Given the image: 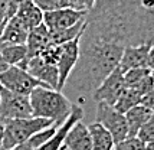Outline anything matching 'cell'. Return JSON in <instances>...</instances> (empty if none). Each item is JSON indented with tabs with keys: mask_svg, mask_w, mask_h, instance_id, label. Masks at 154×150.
Segmentation results:
<instances>
[{
	"mask_svg": "<svg viewBox=\"0 0 154 150\" xmlns=\"http://www.w3.org/2000/svg\"><path fill=\"white\" fill-rule=\"evenodd\" d=\"M137 137L146 144L154 142V111L151 113V116H150V118L147 120V123L141 127V130L138 131Z\"/></svg>",
	"mask_w": 154,
	"mask_h": 150,
	"instance_id": "cell-27",
	"label": "cell"
},
{
	"mask_svg": "<svg viewBox=\"0 0 154 150\" xmlns=\"http://www.w3.org/2000/svg\"><path fill=\"white\" fill-rule=\"evenodd\" d=\"M150 74V69L148 68H135V69H130L127 72H124V84H125V88H134L135 85Z\"/></svg>",
	"mask_w": 154,
	"mask_h": 150,
	"instance_id": "cell-24",
	"label": "cell"
},
{
	"mask_svg": "<svg viewBox=\"0 0 154 150\" xmlns=\"http://www.w3.org/2000/svg\"><path fill=\"white\" fill-rule=\"evenodd\" d=\"M88 130L92 140V150H114V139L105 127L95 121L88 126Z\"/></svg>",
	"mask_w": 154,
	"mask_h": 150,
	"instance_id": "cell-19",
	"label": "cell"
},
{
	"mask_svg": "<svg viewBox=\"0 0 154 150\" xmlns=\"http://www.w3.org/2000/svg\"><path fill=\"white\" fill-rule=\"evenodd\" d=\"M140 104L144 105V107H147L148 110L154 111V88H151L147 94H144V95L141 97Z\"/></svg>",
	"mask_w": 154,
	"mask_h": 150,
	"instance_id": "cell-30",
	"label": "cell"
},
{
	"mask_svg": "<svg viewBox=\"0 0 154 150\" xmlns=\"http://www.w3.org/2000/svg\"><path fill=\"white\" fill-rule=\"evenodd\" d=\"M151 110H148L144 105H135L131 110H128L127 113L124 114L125 116V121H127V127H128V137H137L138 131L141 130V127L147 123V120L151 116Z\"/></svg>",
	"mask_w": 154,
	"mask_h": 150,
	"instance_id": "cell-17",
	"label": "cell"
},
{
	"mask_svg": "<svg viewBox=\"0 0 154 150\" xmlns=\"http://www.w3.org/2000/svg\"><path fill=\"white\" fill-rule=\"evenodd\" d=\"M84 29H85V19L78 22L76 25H74V26L66 27V29L49 30L51 42H52V45H63V43L74 41V39H76L78 36H81L82 32H84Z\"/></svg>",
	"mask_w": 154,
	"mask_h": 150,
	"instance_id": "cell-20",
	"label": "cell"
},
{
	"mask_svg": "<svg viewBox=\"0 0 154 150\" xmlns=\"http://www.w3.org/2000/svg\"><path fill=\"white\" fill-rule=\"evenodd\" d=\"M27 35L29 30L26 26L16 16H12L0 35V42L5 45H26Z\"/></svg>",
	"mask_w": 154,
	"mask_h": 150,
	"instance_id": "cell-15",
	"label": "cell"
},
{
	"mask_svg": "<svg viewBox=\"0 0 154 150\" xmlns=\"http://www.w3.org/2000/svg\"><path fill=\"white\" fill-rule=\"evenodd\" d=\"M150 75H151V78L154 80V68H153V69H150Z\"/></svg>",
	"mask_w": 154,
	"mask_h": 150,
	"instance_id": "cell-38",
	"label": "cell"
},
{
	"mask_svg": "<svg viewBox=\"0 0 154 150\" xmlns=\"http://www.w3.org/2000/svg\"><path fill=\"white\" fill-rule=\"evenodd\" d=\"M141 101V95L133 88H125L122 91V94L120 95L118 101L115 102V108L118 110L120 113L125 114L128 110H131L133 107L138 105Z\"/></svg>",
	"mask_w": 154,
	"mask_h": 150,
	"instance_id": "cell-22",
	"label": "cell"
},
{
	"mask_svg": "<svg viewBox=\"0 0 154 150\" xmlns=\"http://www.w3.org/2000/svg\"><path fill=\"white\" fill-rule=\"evenodd\" d=\"M59 54H60V45H49L36 56L42 58L46 64H51V65L56 67L58 61H59Z\"/></svg>",
	"mask_w": 154,
	"mask_h": 150,
	"instance_id": "cell-26",
	"label": "cell"
},
{
	"mask_svg": "<svg viewBox=\"0 0 154 150\" xmlns=\"http://www.w3.org/2000/svg\"><path fill=\"white\" fill-rule=\"evenodd\" d=\"M52 45L51 42V35L49 29L45 26V23H40L39 26L29 30L26 39V48H27V61L30 58H33L36 55H39L43 49Z\"/></svg>",
	"mask_w": 154,
	"mask_h": 150,
	"instance_id": "cell-14",
	"label": "cell"
},
{
	"mask_svg": "<svg viewBox=\"0 0 154 150\" xmlns=\"http://www.w3.org/2000/svg\"><path fill=\"white\" fill-rule=\"evenodd\" d=\"M151 45L143 43V45H135V46H125L121 55L118 68L121 72H127L130 69L135 68H147V58L148 51Z\"/></svg>",
	"mask_w": 154,
	"mask_h": 150,
	"instance_id": "cell-12",
	"label": "cell"
},
{
	"mask_svg": "<svg viewBox=\"0 0 154 150\" xmlns=\"http://www.w3.org/2000/svg\"><path fill=\"white\" fill-rule=\"evenodd\" d=\"M97 123L109 131L114 139V143H120L128 137V127L125 116L120 113L114 105L104 102H97Z\"/></svg>",
	"mask_w": 154,
	"mask_h": 150,
	"instance_id": "cell-6",
	"label": "cell"
},
{
	"mask_svg": "<svg viewBox=\"0 0 154 150\" xmlns=\"http://www.w3.org/2000/svg\"><path fill=\"white\" fill-rule=\"evenodd\" d=\"M12 2H13L14 5H17V6H19V5H22L23 2H26V0H12Z\"/></svg>",
	"mask_w": 154,
	"mask_h": 150,
	"instance_id": "cell-36",
	"label": "cell"
},
{
	"mask_svg": "<svg viewBox=\"0 0 154 150\" xmlns=\"http://www.w3.org/2000/svg\"><path fill=\"white\" fill-rule=\"evenodd\" d=\"M0 84L12 92L26 97L30 95V92L38 87H48L43 82L33 78L26 69L16 67V65L9 67L5 72L0 74Z\"/></svg>",
	"mask_w": 154,
	"mask_h": 150,
	"instance_id": "cell-5",
	"label": "cell"
},
{
	"mask_svg": "<svg viewBox=\"0 0 154 150\" xmlns=\"http://www.w3.org/2000/svg\"><path fill=\"white\" fill-rule=\"evenodd\" d=\"M40 10L45 12H52V10H58V9H63V7H72L68 0H32Z\"/></svg>",
	"mask_w": 154,
	"mask_h": 150,
	"instance_id": "cell-25",
	"label": "cell"
},
{
	"mask_svg": "<svg viewBox=\"0 0 154 150\" xmlns=\"http://www.w3.org/2000/svg\"><path fill=\"white\" fill-rule=\"evenodd\" d=\"M125 89L124 84V74L121 69L117 68L108 75L107 78L100 84V87L92 92V98L95 102H104L108 105H115L122 91Z\"/></svg>",
	"mask_w": 154,
	"mask_h": 150,
	"instance_id": "cell-7",
	"label": "cell"
},
{
	"mask_svg": "<svg viewBox=\"0 0 154 150\" xmlns=\"http://www.w3.org/2000/svg\"><path fill=\"white\" fill-rule=\"evenodd\" d=\"M82 117H84V108L81 105H78V104H74L72 111H71L69 117L65 120V123L58 127V130L55 131V134L51 139H48L45 143H42L39 147H36L35 150H65L63 149V140L66 137L68 131L75 123L81 121Z\"/></svg>",
	"mask_w": 154,
	"mask_h": 150,
	"instance_id": "cell-10",
	"label": "cell"
},
{
	"mask_svg": "<svg viewBox=\"0 0 154 150\" xmlns=\"http://www.w3.org/2000/svg\"><path fill=\"white\" fill-rule=\"evenodd\" d=\"M114 150H146V143H143L138 137H127L115 144Z\"/></svg>",
	"mask_w": 154,
	"mask_h": 150,
	"instance_id": "cell-28",
	"label": "cell"
},
{
	"mask_svg": "<svg viewBox=\"0 0 154 150\" xmlns=\"http://www.w3.org/2000/svg\"><path fill=\"white\" fill-rule=\"evenodd\" d=\"M87 10H81L75 7H63L52 12L43 13V23L49 30H60L76 25L78 22L87 17Z\"/></svg>",
	"mask_w": 154,
	"mask_h": 150,
	"instance_id": "cell-9",
	"label": "cell"
},
{
	"mask_svg": "<svg viewBox=\"0 0 154 150\" xmlns=\"http://www.w3.org/2000/svg\"><path fill=\"white\" fill-rule=\"evenodd\" d=\"M63 149L68 150H92V140L88 126L78 121L75 123L63 140Z\"/></svg>",
	"mask_w": 154,
	"mask_h": 150,
	"instance_id": "cell-13",
	"label": "cell"
},
{
	"mask_svg": "<svg viewBox=\"0 0 154 150\" xmlns=\"http://www.w3.org/2000/svg\"><path fill=\"white\" fill-rule=\"evenodd\" d=\"M29 117H33L29 97L12 92L0 84V120L3 124L9 120Z\"/></svg>",
	"mask_w": 154,
	"mask_h": 150,
	"instance_id": "cell-4",
	"label": "cell"
},
{
	"mask_svg": "<svg viewBox=\"0 0 154 150\" xmlns=\"http://www.w3.org/2000/svg\"><path fill=\"white\" fill-rule=\"evenodd\" d=\"M138 6V0H95L91 10L100 12L108 9H120V7H135Z\"/></svg>",
	"mask_w": 154,
	"mask_h": 150,
	"instance_id": "cell-23",
	"label": "cell"
},
{
	"mask_svg": "<svg viewBox=\"0 0 154 150\" xmlns=\"http://www.w3.org/2000/svg\"><path fill=\"white\" fill-rule=\"evenodd\" d=\"M147 68L148 69H153L154 68V45H151V46H150V51H148Z\"/></svg>",
	"mask_w": 154,
	"mask_h": 150,
	"instance_id": "cell-32",
	"label": "cell"
},
{
	"mask_svg": "<svg viewBox=\"0 0 154 150\" xmlns=\"http://www.w3.org/2000/svg\"><path fill=\"white\" fill-rule=\"evenodd\" d=\"M56 130H58L56 126H51V127H48V129L36 133L35 136H32L30 139H27L26 142L14 146L13 149H10V150H35L36 147H39L42 143H45L48 139H51V137L54 136Z\"/></svg>",
	"mask_w": 154,
	"mask_h": 150,
	"instance_id": "cell-21",
	"label": "cell"
},
{
	"mask_svg": "<svg viewBox=\"0 0 154 150\" xmlns=\"http://www.w3.org/2000/svg\"><path fill=\"white\" fill-rule=\"evenodd\" d=\"M0 133H2V129H0Z\"/></svg>",
	"mask_w": 154,
	"mask_h": 150,
	"instance_id": "cell-40",
	"label": "cell"
},
{
	"mask_svg": "<svg viewBox=\"0 0 154 150\" xmlns=\"http://www.w3.org/2000/svg\"><path fill=\"white\" fill-rule=\"evenodd\" d=\"M17 5H14L12 0H0V13H3L7 19L16 14Z\"/></svg>",
	"mask_w": 154,
	"mask_h": 150,
	"instance_id": "cell-29",
	"label": "cell"
},
{
	"mask_svg": "<svg viewBox=\"0 0 154 150\" xmlns=\"http://www.w3.org/2000/svg\"><path fill=\"white\" fill-rule=\"evenodd\" d=\"M7 19L6 16L3 13H0V35H2V32H3V29H5V26H6V23H7Z\"/></svg>",
	"mask_w": 154,
	"mask_h": 150,
	"instance_id": "cell-34",
	"label": "cell"
},
{
	"mask_svg": "<svg viewBox=\"0 0 154 150\" xmlns=\"http://www.w3.org/2000/svg\"><path fill=\"white\" fill-rule=\"evenodd\" d=\"M94 3L95 0H76V9L89 12L92 9V6H94Z\"/></svg>",
	"mask_w": 154,
	"mask_h": 150,
	"instance_id": "cell-31",
	"label": "cell"
},
{
	"mask_svg": "<svg viewBox=\"0 0 154 150\" xmlns=\"http://www.w3.org/2000/svg\"><path fill=\"white\" fill-rule=\"evenodd\" d=\"M0 150H6L5 146H3V142H2V134H0Z\"/></svg>",
	"mask_w": 154,
	"mask_h": 150,
	"instance_id": "cell-37",
	"label": "cell"
},
{
	"mask_svg": "<svg viewBox=\"0 0 154 150\" xmlns=\"http://www.w3.org/2000/svg\"><path fill=\"white\" fill-rule=\"evenodd\" d=\"M54 126L51 120L40 117H29V118H16L9 120L3 124L2 129V142L6 150L13 149L14 146L26 142L27 139L35 136L42 130Z\"/></svg>",
	"mask_w": 154,
	"mask_h": 150,
	"instance_id": "cell-3",
	"label": "cell"
},
{
	"mask_svg": "<svg viewBox=\"0 0 154 150\" xmlns=\"http://www.w3.org/2000/svg\"><path fill=\"white\" fill-rule=\"evenodd\" d=\"M14 16L26 26L27 30H32L36 26H39L40 23H43V12L32 0H26L19 5Z\"/></svg>",
	"mask_w": 154,
	"mask_h": 150,
	"instance_id": "cell-16",
	"label": "cell"
},
{
	"mask_svg": "<svg viewBox=\"0 0 154 150\" xmlns=\"http://www.w3.org/2000/svg\"><path fill=\"white\" fill-rule=\"evenodd\" d=\"M26 71L36 78L38 81L43 82L49 88L58 89V82H59V72H58V67L46 64L42 58L39 56H33L30 58L26 64Z\"/></svg>",
	"mask_w": 154,
	"mask_h": 150,
	"instance_id": "cell-11",
	"label": "cell"
},
{
	"mask_svg": "<svg viewBox=\"0 0 154 150\" xmlns=\"http://www.w3.org/2000/svg\"><path fill=\"white\" fill-rule=\"evenodd\" d=\"M0 54L3 56V59L10 67L16 65V67L26 69V64H27L26 45H5V43H2Z\"/></svg>",
	"mask_w": 154,
	"mask_h": 150,
	"instance_id": "cell-18",
	"label": "cell"
},
{
	"mask_svg": "<svg viewBox=\"0 0 154 150\" xmlns=\"http://www.w3.org/2000/svg\"><path fill=\"white\" fill-rule=\"evenodd\" d=\"M0 46H2V42H0Z\"/></svg>",
	"mask_w": 154,
	"mask_h": 150,
	"instance_id": "cell-39",
	"label": "cell"
},
{
	"mask_svg": "<svg viewBox=\"0 0 154 150\" xmlns=\"http://www.w3.org/2000/svg\"><path fill=\"white\" fill-rule=\"evenodd\" d=\"M9 67H10V65H9V64L3 59V56H2V54H0V74H2V72H5Z\"/></svg>",
	"mask_w": 154,
	"mask_h": 150,
	"instance_id": "cell-33",
	"label": "cell"
},
{
	"mask_svg": "<svg viewBox=\"0 0 154 150\" xmlns=\"http://www.w3.org/2000/svg\"><path fill=\"white\" fill-rule=\"evenodd\" d=\"M124 48L82 32L79 41V59L69 77V84L81 95L92 94L100 84L120 64Z\"/></svg>",
	"mask_w": 154,
	"mask_h": 150,
	"instance_id": "cell-1",
	"label": "cell"
},
{
	"mask_svg": "<svg viewBox=\"0 0 154 150\" xmlns=\"http://www.w3.org/2000/svg\"><path fill=\"white\" fill-rule=\"evenodd\" d=\"M146 150H154V142L146 144Z\"/></svg>",
	"mask_w": 154,
	"mask_h": 150,
	"instance_id": "cell-35",
	"label": "cell"
},
{
	"mask_svg": "<svg viewBox=\"0 0 154 150\" xmlns=\"http://www.w3.org/2000/svg\"><path fill=\"white\" fill-rule=\"evenodd\" d=\"M79 41L81 36L71 42L60 45L59 61H58V72H59V82H58V91H62L65 84L68 82L69 77L74 71L76 62L79 59Z\"/></svg>",
	"mask_w": 154,
	"mask_h": 150,
	"instance_id": "cell-8",
	"label": "cell"
},
{
	"mask_svg": "<svg viewBox=\"0 0 154 150\" xmlns=\"http://www.w3.org/2000/svg\"><path fill=\"white\" fill-rule=\"evenodd\" d=\"M32 116L51 120L54 126L59 127L65 123L74 104L62 94V91L49 88V87H38L29 95Z\"/></svg>",
	"mask_w": 154,
	"mask_h": 150,
	"instance_id": "cell-2",
	"label": "cell"
}]
</instances>
